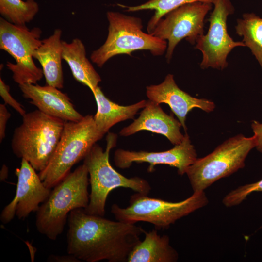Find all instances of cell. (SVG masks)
<instances>
[{
    "mask_svg": "<svg viewBox=\"0 0 262 262\" xmlns=\"http://www.w3.org/2000/svg\"><path fill=\"white\" fill-rule=\"evenodd\" d=\"M67 251L80 261L127 262L145 230L135 224L110 220L83 208L68 215Z\"/></svg>",
    "mask_w": 262,
    "mask_h": 262,
    "instance_id": "1",
    "label": "cell"
},
{
    "mask_svg": "<svg viewBox=\"0 0 262 262\" xmlns=\"http://www.w3.org/2000/svg\"><path fill=\"white\" fill-rule=\"evenodd\" d=\"M89 184L88 171L83 164L56 185L36 212L37 231L55 240L63 232L70 213L76 209H84L88 205Z\"/></svg>",
    "mask_w": 262,
    "mask_h": 262,
    "instance_id": "2",
    "label": "cell"
},
{
    "mask_svg": "<svg viewBox=\"0 0 262 262\" xmlns=\"http://www.w3.org/2000/svg\"><path fill=\"white\" fill-rule=\"evenodd\" d=\"M65 121L39 110L26 113L14 131L11 148L39 172L50 160L60 139Z\"/></svg>",
    "mask_w": 262,
    "mask_h": 262,
    "instance_id": "3",
    "label": "cell"
},
{
    "mask_svg": "<svg viewBox=\"0 0 262 262\" xmlns=\"http://www.w3.org/2000/svg\"><path fill=\"white\" fill-rule=\"evenodd\" d=\"M116 141V135L109 134L105 150L95 144L83 159L91 186L89 202L84 209L88 214L104 216L108 196L116 188H129L147 195L151 190L149 183L144 179L138 177L127 178L112 166L109 162V153L115 146Z\"/></svg>",
    "mask_w": 262,
    "mask_h": 262,
    "instance_id": "4",
    "label": "cell"
},
{
    "mask_svg": "<svg viewBox=\"0 0 262 262\" xmlns=\"http://www.w3.org/2000/svg\"><path fill=\"white\" fill-rule=\"evenodd\" d=\"M103 136L95 124L94 116L86 115L79 121H65L63 131L54 153L39 176L47 187L52 188L84 159Z\"/></svg>",
    "mask_w": 262,
    "mask_h": 262,
    "instance_id": "5",
    "label": "cell"
},
{
    "mask_svg": "<svg viewBox=\"0 0 262 262\" xmlns=\"http://www.w3.org/2000/svg\"><path fill=\"white\" fill-rule=\"evenodd\" d=\"M108 34L104 43L90 55L91 61L101 67L113 57L119 54L131 56L136 50H148L155 56L162 55L167 42L142 31V20L118 12L108 11Z\"/></svg>",
    "mask_w": 262,
    "mask_h": 262,
    "instance_id": "6",
    "label": "cell"
},
{
    "mask_svg": "<svg viewBox=\"0 0 262 262\" xmlns=\"http://www.w3.org/2000/svg\"><path fill=\"white\" fill-rule=\"evenodd\" d=\"M208 203L204 191L194 192L179 202L167 201L136 192L131 196L128 207L121 208L114 204L111 212L116 220L131 224L146 222L153 225L157 229H163Z\"/></svg>",
    "mask_w": 262,
    "mask_h": 262,
    "instance_id": "7",
    "label": "cell"
},
{
    "mask_svg": "<svg viewBox=\"0 0 262 262\" xmlns=\"http://www.w3.org/2000/svg\"><path fill=\"white\" fill-rule=\"evenodd\" d=\"M256 146L254 135L246 137L238 134L207 156L197 158L186 172L193 193L204 191L215 181L243 168L246 157Z\"/></svg>",
    "mask_w": 262,
    "mask_h": 262,
    "instance_id": "8",
    "label": "cell"
},
{
    "mask_svg": "<svg viewBox=\"0 0 262 262\" xmlns=\"http://www.w3.org/2000/svg\"><path fill=\"white\" fill-rule=\"evenodd\" d=\"M41 34L38 27L30 30L26 25H16L0 18V49L16 61L15 64L7 62L6 66L18 85L36 84L44 76L33 60V52L42 43Z\"/></svg>",
    "mask_w": 262,
    "mask_h": 262,
    "instance_id": "9",
    "label": "cell"
},
{
    "mask_svg": "<svg viewBox=\"0 0 262 262\" xmlns=\"http://www.w3.org/2000/svg\"><path fill=\"white\" fill-rule=\"evenodd\" d=\"M212 4L195 2L181 6L161 18L151 33L152 35L166 41L165 58L169 62L177 44L183 39L192 45L204 34V19Z\"/></svg>",
    "mask_w": 262,
    "mask_h": 262,
    "instance_id": "10",
    "label": "cell"
},
{
    "mask_svg": "<svg viewBox=\"0 0 262 262\" xmlns=\"http://www.w3.org/2000/svg\"><path fill=\"white\" fill-rule=\"evenodd\" d=\"M213 4L214 9L209 19L208 32L197 39L195 48L202 53V69L223 70L228 65L227 58L230 52L235 47L245 45L242 41H235L228 34V16L234 11L230 0H214Z\"/></svg>",
    "mask_w": 262,
    "mask_h": 262,
    "instance_id": "11",
    "label": "cell"
},
{
    "mask_svg": "<svg viewBox=\"0 0 262 262\" xmlns=\"http://www.w3.org/2000/svg\"><path fill=\"white\" fill-rule=\"evenodd\" d=\"M36 172L27 160L21 159L20 168L15 171L17 177L16 195L1 213L2 223H8L15 216L20 219L27 217L32 212H37L49 197L51 188L44 185Z\"/></svg>",
    "mask_w": 262,
    "mask_h": 262,
    "instance_id": "12",
    "label": "cell"
},
{
    "mask_svg": "<svg viewBox=\"0 0 262 262\" xmlns=\"http://www.w3.org/2000/svg\"><path fill=\"white\" fill-rule=\"evenodd\" d=\"M194 146L191 144L187 133L183 141L172 148L161 152L133 151L117 149L114 154V161L116 167L125 169L132 163H148V171L154 170L157 164H166L176 167L180 175L186 174L188 168L197 159Z\"/></svg>",
    "mask_w": 262,
    "mask_h": 262,
    "instance_id": "13",
    "label": "cell"
},
{
    "mask_svg": "<svg viewBox=\"0 0 262 262\" xmlns=\"http://www.w3.org/2000/svg\"><path fill=\"white\" fill-rule=\"evenodd\" d=\"M146 95L150 101L159 104L168 105L185 131L186 116L192 109L197 108L209 113L213 111L215 107L211 100L193 97L181 90L176 84L174 76L170 74L160 84L147 86Z\"/></svg>",
    "mask_w": 262,
    "mask_h": 262,
    "instance_id": "14",
    "label": "cell"
},
{
    "mask_svg": "<svg viewBox=\"0 0 262 262\" xmlns=\"http://www.w3.org/2000/svg\"><path fill=\"white\" fill-rule=\"evenodd\" d=\"M19 87L24 98L48 115L64 121H79L84 117L75 109L69 97L56 87L37 83H26Z\"/></svg>",
    "mask_w": 262,
    "mask_h": 262,
    "instance_id": "15",
    "label": "cell"
},
{
    "mask_svg": "<svg viewBox=\"0 0 262 262\" xmlns=\"http://www.w3.org/2000/svg\"><path fill=\"white\" fill-rule=\"evenodd\" d=\"M143 109L138 118L121 130V136H128L146 130L164 136L174 145L183 141L184 135L180 131V122L166 114L160 104L149 100Z\"/></svg>",
    "mask_w": 262,
    "mask_h": 262,
    "instance_id": "16",
    "label": "cell"
},
{
    "mask_svg": "<svg viewBox=\"0 0 262 262\" xmlns=\"http://www.w3.org/2000/svg\"><path fill=\"white\" fill-rule=\"evenodd\" d=\"M61 35V30L55 29L51 35L42 40L41 44L33 54V58L42 66L47 85L59 89L63 88L64 84Z\"/></svg>",
    "mask_w": 262,
    "mask_h": 262,
    "instance_id": "17",
    "label": "cell"
},
{
    "mask_svg": "<svg viewBox=\"0 0 262 262\" xmlns=\"http://www.w3.org/2000/svg\"><path fill=\"white\" fill-rule=\"evenodd\" d=\"M97 105V112L94 116L96 127L102 136L117 123L133 119L137 112L144 108L147 100L129 106H121L107 98L98 86L93 93Z\"/></svg>",
    "mask_w": 262,
    "mask_h": 262,
    "instance_id": "18",
    "label": "cell"
},
{
    "mask_svg": "<svg viewBox=\"0 0 262 262\" xmlns=\"http://www.w3.org/2000/svg\"><path fill=\"white\" fill-rule=\"evenodd\" d=\"M144 239L130 253L128 262H175L177 251L170 244L169 237L160 235L157 229L144 231Z\"/></svg>",
    "mask_w": 262,
    "mask_h": 262,
    "instance_id": "19",
    "label": "cell"
},
{
    "mask_svg": "<svg viewBox=\"0 0 262 262\" xmlns=\"http://www.w3.org/2000/svg\"><path fill=\"white\" fill-rule=\"evenodd\" d=\"M62 58L69 66L74 79L93 93L101 79L86 57L82 41L78 38L70 43L62 41Z\"/></svg>",
    "mask_w": 262,
    "mask_h": 262,
    "instance_id": "20",
    "label": "cell"
},
{
    "mask_svg": "<svg viewBox=\"0 0 262 262\" xmlns=\"http://www.w3.org/2000/svg\"><path fill=\"white\" fill-rule=\"evenodd\" d=\"M236 33L243 37L242 42L248 47L262 69V18L253 13H245L238 19Z\"/></svg>",
    "mask_w": 262,
    "mask_h": 262,
    "instance_id": "21",
    "label": "cell"
},
{
    "mask_svg": "<svg viewBox=\"0 0 262 262\" xmlns=\"http://www.w3.org/2000/svg\"><path fill=\"white\" fill-rule=\"evenodd\" d=\"M38 11V4L34 0H0V15L16 25H26L33 19Z\"/></svg>",
    "mask_w": 262,
    "mask_h": 262,
    "instance_id": "22",
    "label": "cell"
},
{
    "mask_svg": "<svg viewBox=\"0 0 262 262\" xmlns=\"http://www.w3.org/2000/svg\"><path fill=\"white\" fill-rule=\"evenodd\" d=\"M214 0H149L139 5L126 6L120 4L117 5L126 9L127 12H135L140 10H154V14L148 21L147 31L151 33L159 20L172 10L186 4L203 2L213 4Z\"/></svg>",
    "mask_w": 262,
    "mask_h": 262,
    "instance_id": "23",
    "label": "cell"
},
{
    "mask_svg": "<svg viewBox=\"0 0 262 262\" xmlns=\"http://www.w3.org/2000/svg\"><path fill=\"white\" fill-rule=\"evenodd\" d=\"M262 191V179L250 184L241 186L229 192L223 199V203L227 207L241 203L251 193Z\"/></svg>",
    "mask_w": 262,
    "mask_h": 262,
    "instance_id": "24",
    "label": "cell"
},
{
    "mask_svg": "<svg viewBox=\"0 0 262 262\" xmlns=\"http://www.w3.org/2000/svg\"><path fill=\"white\" fill-rule=\"evenodd\" d=\"M0 95L5 104L11 106L22 116L26 113L22 105L13 98L10 93V87L3 82L1 77L0 78Z\"/></svg>",
    "mask_w": 262,
    "mask_h": 262,
    "instance_id": "25",
    "label": "cell"
},
{
    "mask_svg": "<svg viewBox=\"0 0 262 262\" xmlns=\"http://www.w3.org/2000/svg\"><path fill=\"white\" fill-rule=\"evenodd\" d=\"M5 104H0V142L1 143L5 137L6 125L11 117Z\"/></svg>",
    "mask_w": 262,
    "mask_h": 262,
    "instance_id": "26",
    "label": "cell"
},
{
    "mask_svg": "<svg viewBox=\"0 0 262 262\" xmlns=\"http://www.w3.org/2000/svg\"><path fill=\"white\" fill-rule=\"evenodd\" d=\"M251 128L256 139V147L259 152L262 153V123L256 120H253L251 123Z\"/></svg>",
    "mask_w": 262,
    "mask_h": 262,
    "instance_id": "27",
    "label": "cell"
},
{
    "mask_svg": "<svg viewBox=\"0 0 262 262\" xmlns=\"http://www.w3.org/2000/svg\"><path fill=\"white\" fill-rule=\"evenodd\" d=\"M49 261L55 262H80L79 260L75 257L74 256L69 254L68 256H50L48 258Z\"/></svg>",
    "mask_w": 262,
    "mask_h": 262,
    "instance_id": "28",
    "label": "cell"
},
{
    "mask_svg": "<svg viewBox=\"0 0 262 262\" xmlns=\"http://www.w3.org/2000/svg\"><path fill=\"white\" fill-rule=\"evenodd\" d=\"M4 172V174H1V175H0V179L1 180H3L4 179H5V178L7 176V175H8V169L7 168V167L5 166V165H3L2 168Z\"/></svg>",
    "mask_w": 262,
    "mask_h": 262,
    "instance_id": "29",
    "label": "cell"
}]
</instances>
